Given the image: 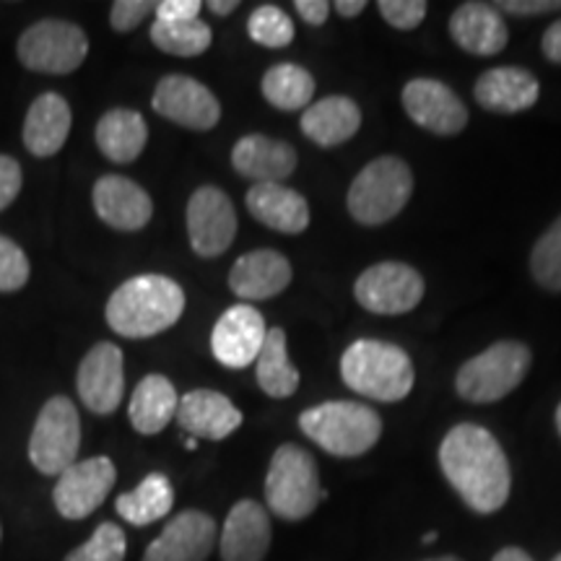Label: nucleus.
<instances>
[{
	"label": "nucleus",
	"instance_id": "nucleus-1",
	"mask_svg": "<svg viewBox=\"0 0 561 561\" xmlns=\"http://www.w3.org/2000/svg\"><path fill=\"white\" fill-rule=\"evenodd\" d=\"M439 466L460 500L479 515L502 510L510 500V460L494 434L479 424H458L439 445Z\"/></svg>",
	"mask_w": 561,
	"mask_h": 561
},
{
	"label": "nucleus",
	"instance_id": "nucleus-2",
	"mask_svg": "<svg viewBox=\"0 0 561 561\" xmlns=\"http://www.w3.org/2000/svg\"><path fill=\"white\" fill-rule=\"evenodd\" d=\"M185 312V291L167 276H136L107 301V325L123 339H151L170 331Z\"/></svg>",
	"mask_w": 561,
	"mask_h": 561
},
{
	"label": "nucleus",
	"instance_id": "nucleus-3",
	"mask_svg": "<svg viewBox=\"0 0 561 561\" xmlns=\"http://www.w3.org/2000/svg\"><path fill=\"white\" fill-rule=\"evenodd\" d=\"M341 377L351 390L369 401L398 403L413 388V364L396 343L362 339L351 343L343 354Z\"/></svg>",
	"mask_w": 561,
	"mask_h": 561
},
{
	"label": "nucleus",
	"instance_id": "nucleus-4",
	"mask_svg": "<svg viewBox=\"0 0 561 561\" xmlns=\"http://www.w3.org/2000/svg\"><path fill=\"white\" fill-rule=\"evenodd\" d=\"M299 430L335 458H359L380 439L382 419L364 403L331 401L301 413Z\"/></svg>",
	"mask_w": 561,
	"mask_h": 561
},
{
	"label": "nucleus",
	"instance_id": "nucleus-5",
	"mask_svg": "<svg viewBox=\"0 0 561 561\" xmlns=\"http://www.w3.org/2000/svg\"><path fill=\"white\" fill-rule=\"evenodd\" d=\"M325 500L320 486L318 462L305 447L280 445L273 453L268 476H265V502L280 520H305Z\"/></svg>",
	"mask_w": 561,
	"mask_h": 561
},
{
	"label": "nucleus",
	"instance_id": "nucleus-6",
	"mask_svg": "<svg viewBox=\"0 0 561 561\" xmlns=\"http://www.w3.org/2000/svg\"><path fill=\"white\" fill-rule=\"evenodd\" d=\"M413 172L403 159L380 157L369 161L348 187V214L364 227H380L396 219L411 201Z\"/></svg>",
	"mask_w": 561,
	"mask_h": 561
},
{
	"label": "nucleus",
	"instance_id": "nucleus-7",
	"mask_svg": "<svg viewBox=\"0 0 561 561\" xmlns=\"http://www.w3.org/2000/svg\"><path fill=\"white\" fill-rule=\"evenodd\" d=\"M530 348L520 341H500L466 362L455 377V390L468 403H496L528 375Z\"/></svg>",
	"mask_w": 561,
	"mask_h": 561
},
{
	"label": "nucleus",
	"instance_id": "nucleus-8",
	"mask_svg": "<svg viewBox=\"0 0 561 561\" xmlns=\"http://www.w3.org/2000/svg\"><path fill=\"white\" fill-rule=\"evenodd\" d=\"M81 450V419L66 396H55L42 405L30 439V460L39 473L60 476Z\"/></svg>",
	"mask_w": 561,
	"mask_h": 561
},
{
	"label": "nucleus",
	"instance_id": "nucleus-9",
	"mask_svg": "<svg viewBox=\"0 0 561 561\" xmlns=\"http://www.w3.org/2000/svg\"><path fill=\"white\" fill-rule=\"evenodd\" d=\"M19 60L30 70L68 76L87 60L89 39L81 26L62 19H42L19 37Z\"/></svg>",
	"mask_w": 561,
	"mask_h": 561
},
{
	"label": "nucleus",
	"instance_id": "nucleus-10",
	"mask_svg": "<svg viewBox=\"0 0 561 561\" xmlns=\"http://www.w3.org/2000/svg\"><path fill=\"white\" fill-rule=\"evenodd\" d=\"M354 297L367 312L405 314L424 299V278L405 263H377L356 278Z\"/></svg>",
	"mask_w": 561,
	"mask_h": 561
},
{
	"label": "nucleus",
	"instance_id": "nucleus-11",
	"mask_svg": "<svg viewBox=\"0 0 561 561\" xmlns=\"http://www.w3.org/2000/svg\"><path fill=\"white\" fill-rule=\"evenodd\" d=\"M187 234L195 255H224L237 237V210L229 195L214 185L198 187L187 203Z\"/></svg>",
	"mask_w": 561,
	"mask_h": 561
},
{
	"label": "nucleus",
	"instance_id": "nucleus-12",
	"mask_svg": "<svg viewBox=\"0 0 561 561\" xmlns=\"http://www.w3.org/2000/svg\"><path fill=\"white\" fill-rule=\"evenodd\" d=\"M115 481V462L104 458V455L73 462L66 473L58 476V486L53 491V502L66 520H83L91 512L102 507V502L107 500Z\"/></svg>",
	"mask_w": 561,
	"mask_h": 561
},
{
	"label": "nucleus",
	"instance_id": "nucleus-13",
	"mask_svg": "<svg viewBox=\"0 0 561 561\" xmlns=\"http://www.w3.org/2000/svg\"><path fill=\"white\" fill-rule=\"evenodd\" d=\"M153 110L187 130H210L221 121V104L214 91L191 76H164L153 91Z\"/></svg>",
	"mask_w": 561,
	"mask_h": 561
},
{
	"label": "nucleus",
	"instance_id": "nucleus-14",
	"mask_svg": "<svg viewBox=\"0 0 561 561\" xmlns=\"http://www.w3.org/2000/svg\"><path fill=\"white\" fill-rule=\"evenodd\" d=\"M219 543L216 520L201 510H185L174 515L159 538H153L144 561H206Z\"/></svg>",
	"mask_w": 561,
	"mask_h": 561
},
{
	"label": "nucleus",
	"instance_id": "nucleus-15",
	"mask_svg": "<svg viewBox=\"0 0 561 561\" xmlns=\"http://www.w3.org/2000/svg\"><path fill=\"white\" fill-rule=\"evenodd\" d=\"M265 335H268V328H265L263 314L252 305H234L214 325L210 351L224 367L244 369L255 364Z\"/></svg>",
	"mask_w": 561,
	"mask_h": 561
},
{
	"label": "nucleus",
	"instance_id": "nucleus-16",
	"mask_svg": "<svg viewBox=\"0 0 561 561\" xmlns=\"http://www.w3.org/2000/svg\"><path fill=\"white\" fill-rule=\"evenodd\" d=\"M403 107L419 128L434 136H458L468 125V107L437 79H413L403 89Z\"/></svg>",
	"mask_w": 561,
	"mask_h": 561
},
{
	"label": "nucleus",
	"instance_id": "nucleus-17",
	"mask_svg": "<svg viewBox=\"0 0 561 561\" xmlns=\"http://www.w3.org/2000/svg\"><path fill=\"white\" fill-rule=\"evenodd\" d=\"M76 388H79L81 403L91 413H107L117 411L123 403L125 392V367H123V351L115 343H96L94 348L83 356L79 364V377H76Z\"/></svg>",
	"mask_w": 561,
	"mask_h": 561
},
{
	"label": "nucleus",
	"instance_id": "nucleus-18",
	"mask_svg": "<svg viewBox=\"0 0 561 561\" xmlns=\"http://www.w3.org/2000/svg\"><path fill=\"white\" fill-rule=\"evenodd\" d=\"M268 510L255 500H242L229 510L219 533L221 561H263L271 549Z\"/></svg>",
	"mask_w": 561,
	"mask_h": 561
},
{
	"label": "nucleus",
	"instance_id": "nucleus-19",
	"mask_svg": "<svg viewBox=\"0 0 561 561\" xmlns=\"http://www.w3.org/2000/svg\"><path fill=\"white\" fill-rule=\"evenodd\" d=\"M94 208L117 231H138L151 221L153 203L144 187L121 174H104L94 185Z\"/></svg>",
	"mask_w": 561,
	"mask_h": 561
},
{
	"label": "nucleus",
	"instance_id": "nucleus-20",
	"mask_svg": "<svg viewBox=\"0 0 561 561\" xmlns=\"http://www.w3.org/2000/svg\"><path fill=\"white\" fill-rule=\"evenodd\" d=\"M178 424L193 439L221 442L242 426V413L227 396L216 390H191L180 398Z\"/></svg>",
	"mask_w": 561,
	"mask_h": 561
},
{
	"label": "nucleus",
	"instance_id": "nucleus-21",
	"mask_svg": "<svg viewBox=\"0 0 561 561\" xmlns=\"http://www.w3.org/2000/svg\"><path fill=\"white\" fill-rule=\"evenodd\" d=\"M450 34L460 50L479 55V58H491L507 47L510 32L504 24V16L496 11V5L489 3H462L453 11L450 16Z\"/></svg>",
	"mask_w": 561,
	"mask_h": 561
},
{
	"label": "nucleus",
	"instance_id": "nucleus-22",
	"mask_svg": "<svg viewBox=\"0 0 561 561\" xmlns=\"http://www.w3.org/2000/svg\"><path fill=\"white\" fill-rule=\"evenodd\" d=\"M541 96V83L525 68H491L476 81V100L496 115H517L530 110Z\"/></svg>",
	"mask_w": 561,
	"mask_h": 561
},
{
	"label": "nucleus",
	"instance_id": "nucleus-23",
	"mask_svg": "<svg viewBox=\"0 0 561 561\" xmlns=\"http://www.w3.org/2000/svg\"><path fill=\"white\" fill-rule=\"evenodd\" d=\"M244 203L257 221L280 234H301L310 227L307 201L280 182H257L244 195Z\"/></svg>",
	"mask_w": 561,
	"mask_h": 561
},
{
	"label": "nucleus",
	"instance_id": "nucleus-24",
	"mask_svg": "<svg viewBox=\"0 0 561 561\" xmlns=\"http://www.w3.org/2000/svg\"><path fill=\"white\" fill-rule=\"evenodd\" d=\"M291 284V263L276 250H252L229 273L231 291L240 299L257 301L276 297Z\"/></svg>",
	"mask_w": 561,
	"mask_h": 561
},
{
	"label": "nucleus",
	"instance_id": "nucleus-25",
	"mask_svg": "<svg viewBox=\"0 0 561 561\" xmlns=\"http://www.w3.org/2000/svg\"><path fill=\"white\" fill-rule=\"evenodd\" d=\"M231 167L257 182H280L297 170V151L284 140L252 133L234 144L231 149Z\"/></svg>",
	"mask_w": 561,
	"mask_h": 561
},
{
	"label": "nucleus",
	"instance_id": "nucleus-26",
	"mask_svg": "<svg viewBox=\"0 0 561 561\" xmlns=\"http://www.w3.org/2000/svg\"><path fill=\"white\" fill-rule=\"evenodd\" d=\"M70 123H73V115L60 94L55 91L39 94L26 112L24 146L39 159L55 157L66 146Z\"/></svg>",
	"mask_w": 561,
	"mask_h": 561
},
{
	"label": "nucleus",
	"instance_id": "nucleus-27",
	"mask_svg": "<svg viewBox=\"0 0 561 561\" xmlns=\"http://www.w3.org/2000/svg\"><path fill=\"white\" fill-rule=\"evenodd\" d=\"M362 128L359 104L348 96H325L310 104L301 115V133L322 149L346 144Z\"/></svg>",
	"mask_w": 561,
	"mask_h": 561
},
{
	"label": "nucleus",
	"instance_id": "nucleus-28",
	"mask_svg": "<svg viewBox=\"0 0 561 561\" xmlns=\"http://www.w3.org/2000/svg\"><path fill=\"white\" fill-rule=\"evenodd\" d=\"M149 125L136 110H110L96 123V146L115 164H130L146 149Z\"/></svg>",
	"mask_w": 561,
	"mask_h": 561
},
{
	"label": "nucleus",
	"instance_id": "nucleus-29",
	"mask_svg": "<svg viewBox=\"0 0 561 561\" xmlns=\"http://www.w3.org/2000/svg\"><path fill=\"white\" fill-rule=\"evenodd\" d=\"M180 396L174 385L161 375H149L138 382L133 392L128 416L133 430L138 434H159L170 421L178 416Z\"/></svg>",
	"mask_w": 561,
	"mask_h": 561
},
{
	"label": "nucleus",
	"instance_id": "nucleus-30",
	"mask_svg": "<svg viewBox=\"0 0 561 561\" xmlns=\"http://www.w3.org/2000/svg\"><path fill=\"white\" fill-rule=\"evenodd\" d=\"M172 504H174L172 481L167 479L164 473H149L136 489L128 491V494L117 496L115 510L125 523L144 528V525H151L161 520V517L170 515Z\"/></svg>",
	"mask_w": 561,
	"mask_h": 561
},
{
	"label": "nucleus",
	"instance_id": "nucleus-31",
	"mask_svg": "<svg viewBox=\"0 0 561 561\" xmlns=\"http://www.w3.org/2000/svg\"><path fill=\"white\" fill-rule=\"evenodd\" d=\"M257 385L271 398H291L299 388V371L286 354V333L280 328H271L265 343L255 359Z\"/></svg>",
	"mask_w": 561,
	"mask_h": 561
},
{
	"label": "nucleus",
	"instance_id": "nucleus-32",
	"mask_svg": "<svg viewBox=\"0 0 561 561\" xmlns=\"http://www.w3.org/2000/svg\"><path fill=\"white\" fill-rule=\"evenodd\" d=\"M263 96L280 112L307 110L314 96L312 73L301 66H294V62H278V66L265 70Z\"/></svg>",
	"mask_w": 561,
	"mask_h": 561
},
{
	"label": "nucleus",
	"instance_id": "nucleus-33",
	"mask_svg": "<svg viewBox=\"0 0 561 561\" xmlns=\"http://www.w3.org/2000/svg\"><path fill=\"white\" fill-rule=\"evenodd\" d=\"M210 26L201 19L191 21H153L151 42L161 53L178 55V58H195L210 47Z\"/></svg>",
	"mask_w": 561,
	"mask_h": 561
},
{
	"label": "nucleus",
	"instance_id": "nucleus-34",
	"mask_svg": "<svg viewBox=\"0 0 561 561\" xmlns=\"http://www.w3.org/2000/svg\"><path fill=\"white\" fill-rule=\"evenodd\" d=\"M530 273L543 289L561 291V216L533 244Z\"/></svg>",
	"mask_w": 561,
	"mask_h": 561
},
{
	"label": "nucleus",
	"instance_id": "nucleus-35",
	"mask_svg": "<svg viewBox=\"0 0 561 561\" xmlns=\"http://www.w3.org/2000/svg\"><path fill=\"white\" fill-rule=\"evenodd\" d=\"M248 34L257 45L280 50V47H289L294 42V21L278 5H261L248 19Z\"/></svg>",
	"mask_w": 561,
	"mask_h": 561
},
{
	"label": "nucleus",
	"instance_id": "nucleus-36",
	"mask_svg": "<svg viewBox=\"0 0 561 561\" xmlns=\"http://www.w3.org/2000/svg\"><path fill=\"white\" fill-rule=\"evenodd\" d=\"M125 551L128 541L123 528L115 523H102L87 543L68 553L66 561H125Z\"/></svg>",
	"mask_w": 561,
	"mask_h": 561
},
{
	"label": "nucleus",
	"instance_id": "nucleus-37",
	"mask_svg": "<svg viewBox=\"0 0 561 561\" xmlns=\"http://www.w3.org/2000/svg\"><path fill=\"white\" fill-rule=\"evenodd\" d=\"M30 257L9 237H0V291H19L30 280Z\"/></svg>",
	"mask_w": 561,
	"mask_h": 561
},
{
	"label": "nucleus",
	"instance_id": "nucleus-38",
	"mask_svg": "<svg viewBox=\"0 0 561 561\" xmlns=\"http://www.w3.org/2000/svg\"><path fill=\"white\" fill-rule=\"evenodd\" d=\"M377 9H380L382 19L388 21L390 26H396V30L401 32H411L424 21L430 5H426L424 0H380Z\"/></svg>",
	"mask_w": 561,
	"mask_h": 561
},
{
	"label": "nucleus",
	"instance_id": "nucleus-39",
	"mask_svg": "<svg viewBox=\"0 0 561 561\" xmlns=\"http://www.w3.org/2000/svg\"><path fill=\"white\" fill-rule=\"evenodd\" d=\"M151 11H157V3H151V0H117V3H112L110 24L115 32H133L144 24V19Z\"/></svg>",
	"mask_w": 561,
	"mask_h": 561
},
{
	"label": "nucleus",
	"instance_id": "nucleus-40",
	"mask_svg": "<svg viewBox=\"0 0 561 561\" xmlns=\"http://www.w3.org/2000/svg\"><path fill=\"white\" fill-rule=\"evenodd\" d=\"M21 167L13 157L0 153V210H5L21 193Z\"/></svg>",
	"mask_w": 561,
	"mask_h": 561
},
{
	"label": "nucleus",
	"instance_id": "nucleus-41",
	"mask_svg": "<svg viewBox=\"0 0 561 561\" xmlns=\"http://www.w3.org/2000/svg\"><path fill=\"white\" fill-rule=\"evenodd\" d=\"M201 0H161L157 3V21H191L201 19Z\"/></svg>",
	"mask_w": 561,
	"mask_h": 561
},
{
	"label": "nucleus",
	"instance_id": "nucleus-42",
	"mask_svg": "<svg viewBox=\"0 0 561 561\" xmlns=\"http://www.w3.org/2000/svg\"><path fill=\"white\" fill-rule=\"evenodd\" d=\"M496 11L517 13V16H538V13L561 11V0H502Z\"/></svg>",
	"mask_w": 561,
	"mask_h": 561
},
{
	"label": "nucleus",
	"instance_id": "nucleus-43",
	"mask_svg": "<svg viewBox=\"0 0 561 561\" xmlns=\"http://www.w3.org/2000/svg\"><path fill=\"white\" fill-rule=\"evenodd\" d=\"M294 9L310 26H322L331 16V3H325V0H297Z\"/></svg>",
	"mask_w": 561,
	"mask_h": 561
},
{
	"label": "nucleus",
	"instance_id": "nucleus-44",
	"mask_svg": "<svg viewBox=\"0 0 561 561\" xmlns=\"http://www.w3.org/2000/svg\"><path fill=\"white\" fill-rule=\"evenodd\" d=\"M541 50L551 62H561V19L553 21L549 30H546Z\"/></svg>",
	"mask_w": 561,
	"mask_h": 561
},
{
	"label": "nucleus",
	"instance_id": "nucleus-45",
	"mask_svg": "<svg viewBox=\"0 0 561 561\" xmlns=\"http://www.w3.org/2000/svg\"><path fill=\"white\" fill-rule=\"evenodd\" d=\"M333 9L339 11L343 19H354V16H359L364 9H367V3H364V0H339Z\"/></svg>",
	"mask_w": 561,
	"mask_h": 561
},
{
	"label": "nucleus",
	"instance_id": "nucleus-46",
	"mask_svg": "<svg viewBox=\"0 0 561 561\" xmlns=\"http://www.w3.org/2000/svg\"><path fill=\"white\" fill-rule=\"evenodd\" d=\"M491 561H533V557L528 551L523 549H515V546H507V549L496 551V557Z\"/></svg>",
	"mask_w": 561,
	"mask_h": 561
},
{
	"label": "nucleus",
	"instance_id": "nucleus-47",
	"mask_svg": "<svg viewBox=\"0 0 561 561\" xmlns=\"http://www.w3.org/2000/svg\"><path fill=\"white\" fill-rule=\"evenodd\" d=\"M237 0H210L208 3V11H214L216 16H229L231 11H237Z\"/></svg>",
	"mask_w": 561,
	"mask_h": 561
},
{
	"label": "nucleus",
	"instance_id": "nucleus-48",
	"mask_svg": "<svg viewBox=\"0 0 561 561\" xmlns=\"http://www.w3.org/2000/svg\"><path fill=\"white\" fill-rule=\"evenodd\" d=\"M434 541H437V533H426V536H424V543H434Z\"/></svg>",
	"mask_w": 561,
	"mask_h": 561
},
{
	"label": "nucleus",
	"instance_id": "nucleus-49",
	"mask_svg": "<svg viewBox=\"0 0 561 561\" xmlns=\"http://www.w3.org/2000/svg\"><path fill=\"white\" fill-rule=\"evenodd\" d=\"M424 561H462L458 557H437V559H424Z\"/></svg>",
	"mask_w": 561,
	"mask_h": 561
},
{
	"label": "nucleus",
	"instance_id": "nucleus-50",
	"mask_svg": "<svg viewBox=\"0 0 561 561\" xmlns=\"http://www.w3.org/2000/svg\"><path fill=\"white\" fill-rule=\"evenodd\" d=\"M557 430H559V437H561V403L557 405Z\"/></svg>",
	"mask_w": 561,
	"mask_h": 561
},
{
	"label": "nucleus",
	"instance_id": "nucleus-51",
	"mask_svg": "<svg viewBox=\"0 0 561 561\" xmlns=\"http://www.w3.org/2000/svg\"><path fill=\"white\" fill-rule=\"evenodd\" d=\"M195 447H198V442H195L193 437H191V439H187V450H195Z\"/></svg>",
	"mask_w": 561,
	"mask_h": 561
},
{
	"label": "nucleus",
	"instance_id": "nucleus-52",
	"mask_svg": "<svg viewBox=\"0 0 561 561\" xmlns=\"http://www.w3.org/2000/svg\"><path fill=\"white\" fill-rule=\"evenodd\" d=\"M551 561H561V553H557V557H553Z\"/></svg>",
	"mask_w": 561,
	"mask_h": 561
},
{
	"label": "nucleus",
	"instance_id": "nucleus-53",
	"mask_svg": "<svg viewBox=\"0 0 561 561\" xmlns=\"http://www.w3.org/2000/svg\"><path fill=\"white\" fill-rule=\"evenodd\" d=\"M0 536H3V533H0Z\"/></svg>",
	"mask_w": 561,
	"mask_h": 561
}]
</instances>
